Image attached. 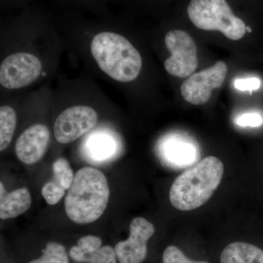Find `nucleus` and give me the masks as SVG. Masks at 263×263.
<instances>
[{
    "label": "nucleus",
    "instance_id": "4be33fe9",
    "mask_svg": "<svg viewBox=\"0 0 263 263\" xmlns=\"http://www.w3.org/2000/svg\"><path fill=\"white\" fill-rule=\"evenodd\" d=\"M261 82L257 78H251L247 79H238L235 81L234 86L240 91H252L260 87Z\"/></svg>",
    "mask_w": 263,
    "mask_h": 263
},
{
    "label": "nucleus",
    "instance_id": "9b49d317",
    "mask_svg": "<svg viewBox=\"0 0 263 263\" xmlns=\"http://www.w3.org/2000/svg\"><path fill=\"white\" fill-rule=\"evenodd\" d=\"M51 141V132L43 124H32L18 137L15 152L21 162L24 164L36 163L46 154Z\"/></svg>",
    "mask_w": 263,
    "mask_h": 263
},
{
    "label": "nucleus",
    "instance_id": "7ed1b4c3",
    "mask_svg": "<svg viewBox=\"0 0 263 263\" xmlns=\"http://www.w3.org/2000/svg\"><path fill=\"white\" fill-rule=\"evenodd\" d=\"M224 164L217 157H205L176 178L170 190V201L179 211L202 206L220 184Z\"/></svg>",
    "mask_w": 263,
    "mask_h": 263
},
{
    "label": "nucleus",
    "instance_id": "f257e3e1",
    "mask_svg": "<svg viewBox=\"0 0 263 263\" xmlns=\"http://www.w3.org/2000/svg\"><path fill=\"white\" fill-rule=\"evenodd\" d=\"M91 61L108 80L127 84L138 79L143 58L133 43L114 31L95 33L86 43Z\"/></svg>",
    "mask_w": 263,
    "mask_h": 263
},
{
    "label": "nucleus",
    "instance_id": "39448f33",
    "mask_svg": "<svg viewBox=\"0 0 263 263\" xmlns=\"http://www.w3.org/2000/svg\"><path fill=\"white\" fill-rule=\"evenodd\" d=\"M43 76H46V62L32 50L15 48L0 63V86L7 91L29 87Z\"/></svg>",
    "mask_w": 263,
    "mask_h": 263
},
{
    "label": "nucleus",
    "instance_id": "ddd939ff",
    "mask_svg": "<svg viewBox=\"0 0 263 263\" xmlns=\"http://www.w3.org/2000/svg\"><path fill=\"white\" fill-rule=\"evenodd\" d=\"M119 148L115 137L106 130H95L89 133L84 143V155L86 160L95 164L106 163L114 160Z\"/></svg>",
    "mask_w": 263,
    "mask_h": 263
},
{
    "label": "nucleus",
    "instance_id": "6e6552de",
    "mask_svg": "<svg viewBox=\"0 0 263 263\" xmlns=\"http://www.w3.org/2000/svg\"><path fill=\"white\" fill-rule=\"evenodd\" d=\"M228 73V66L224 62H216L212 67L193 74L181 86L183 99L193 105H203L209 101L212 90L221 87Z\"/></svg>",
    "mask_w": 263,
    "mask_h": 263
},
{
    "label": "nucleus",
    "instance_id": "aec40b11",
    "mask_svg": "<svg viewBox=\"0 0 263 263\" xmlns=\"http://www.w3.org/2000/svg\"><path fill=\"white\" fill-rule=\"evenodd\" d=\"M163 263H209L206 261H193L184 255L178 247L169 246L162 254Z\"/></svg>",
    "mask_w": 263,
    "mask_h": 263
},
{
    "label": "nucleus",
    "instance_id": "a211bd4d",
    "mask_svg": "<svg viewBox=\"0 0 263 263\" xmlns=\"http://www.w3.org/2000/svg\"><path fill=\"white\" fill-rule=\"evenodd\" d=\"M53 179L60 186L68 190L73 181L74 176L70 164L65 158H59L53 164Z\"/></svg>",
    "mask_w": 263,
    "mask_h": 263
},
{
    "label": "nucleus",
    "instance_id": "423d86ee",
    "mask_svg": "<svg viewBox=\"0 0 263 263\" xmlns=\"http://www.w3.org/2000/svg\"><path fill=\"white\" fill-rule=\"evenodd\" d=\"M99 122V114L91 105L77 104L65 108L53 124V136L62 144H68L91 133Z\"/></svg>",
    "mask_w": 263,
    "mask_h": 263
},
{
    "label": "nucleus",
    "instance_id": "5701e85b",
    "mask_svg": "<svg viewBox=\"0 0 263 263\" xmlns=\"http://www.w3.org/2000/svg\"><path fill=\"white\" fill-rule=\"evenodd\" d=\"M247 32H252V28H251V27H247Z\"/></svg>",
    "mask_w": 263,
    "mask_h": 263
},
{
    "label": "nucleus",
    "instance_id": "f8f14e48",
    "mask_svg": "<svg viewBox=\"0 0 263 263\" xmlns=\"http://www.w3.org/2000/svg\"><path fill=\"white\" fill-rule=\"evenodd\" d=\"M71 258L76 262L86 263H117L115 249L110 246L102 247L101 238L95 235L82 237L70 250Z\"/></svg>",
    "mask_w": 263,
    "mask_h": 263
},
{
    "label": "nucleus",
    "instance_id": "6ab92c4d",
    "mask_svg": "<svg viewBox=\"0 0 263 263\" xmlns=\"http://www.w3.org/2000/svg\"><path fill=\"white\" fill-rule=\"evenodd\" d=\"M66 190L54 180L48 181L42 188V196L48 205H56L65 195Z\"/></svg>",
    "mask_w": 263,
    "mask_h": 263
},
{
    "label": "nucleus",
    "instance_id": "dca6fc26",
    "mask_svg": "<svg viewBox=\"0 0 263 263\" xmlns=\"http://www.w3.org/2000/svg\"><path fill=\"white\" fill-rule=\"evenodd\" d=\"M17 124L16 111L11 105L0 107V151L6 149L14 136Z\"/></svg>",
    "mask_w": 263,
    "mask_h": 263
},
{
    "label": "nucleus",
    "instance_id": "20e7f679",
    "mask_svg": "<svg viewBox=\"0 0 263 263\" xmlns=\"http://www.w3.org/2000/svg\"><path fill=\"white\" fill-rule=\"evenodd\" d=\"M188 15L194 25L206 31H219L232 41L245 35L247 26L233 14L226 0H192Z\"/></svg>",
    "mask_w": 263,
    "mask_h": 263
},
{
    "label": "nucleus",
    "instance_id": "9d476101",
    "mask_svg": "<svg viewBox=\"0 0 263 263\" xmlns=\"http://www.w3.org/2000/svg\"><path fill=\"white\" fill-rule=\"evenodd\" d=\"M155 232L153 224L145 218L136 217L129 226V236L115 247L120 263H142L146 259L147 243Z\"/></svg>",
    "mask_w": 263,
    "mask_h": 263
},
{
    "label": "nucleus",
    "instance_id": "4468645a",
    "mask_svg": "<svg viewBox=\"0 0 263 263\" xmlns=\"http://www.w3.org/2000/svg\"><path fill=\"white\" fill-rule=\"evenodd\" d=\"M32 205V197L27 188H20L7 193L0 183V218L13 219L27 212Z\"/></svg>",
    "mask_w": 263,
    "mask_h": 263
},
{
    "label": "nucleus",
    "instance_id": "2eb2a0df",
    "mask_svg": "<svg viewBox=\"0 0 263 263\" xmlns=\"http://www.w3.org/2000/svg\"><path fill=\"white\" fill-rule=\"evenodd\" d=\"M220 263H263V250L250 243L234 242L221 252Z\"/></svg>",
    "mask_w": 263,
    "mask_h": 263
},
{
    "label": "nucleus",
    "instance_id": "f03ea898",
    "mask_svg": "<svg viewBox=\"0 0 263 263\" xmlns=\"http://www.w3.org/2000/svg\"><path fill=\"white\" fill-rule=\"evenodd\" d=\"M110 197L108 181L99 170L85 167L77 171L67 190L65 212L76 224H86L100 219Z\"/></svg>",
    "mask_w": 263,
    "mask_h": 263
},
{
    "label": "nucleus",
    "instance_id": "f3484780",
    "mask_svg": "<svg viewBox=\"0 0 263 263\" xmlns=\"http://www.w3.org/2000/svg\"><path fill=\"white\" fill-rule=\"evenodd\" d=\"M28 263H69V259L64 246L49 242L43 251V255Z\"/></svg>",
    "mask_w": 263,
    "mask_h": 263
},
{
    "label": "nucleus",
    "instance_id": "412c9836",
    "mask_svg": "<svg viewBox=\"0 0 263 263\" xmlns=\"http://www.w3.org/2000/svg\"><path fill=\"white\" fill-rule=\"evenodd\" d=\"M262 117L256 113L243 114L236 119V124L240 127H257L262 125Z\"/></svg>",
    "mask_w": 263,
    "mask_h": 263
},
{
    "label": "nucleus",
    "instance_id": "1a4fd4ad",
    "mask_svg": "<svg viewBox=\"0 0 263 263\" xmlns=\"http://www.w3.org/2000/svg\"><path fill=\"white\" fill-rule=\"evenodd\" d=\"M159 155L162 162L174 168L193 165L200 157L198 143L183 133H172L164 137L159 145Z\"/></svg>",
    "mask_w": 263,
    "mask_h": 263
},
{
    "label": "nucleus",
    "instance_id": "0eeeda50",
    "mask_svg": "<svg viewBox=\"0 0 263 263\" xmlns=\"http://www.w3.org/2000/svg\"><path fill=\"white\" fill-rule=\"evenodd\" d=\"M171 56L164 62V68L176 77L188 78L197 67V48L193 38L182 30L170 31L164 38Z\"/></svg>",
    "mask_w": 263,
    "mask_h": 263
}]
</instances>
